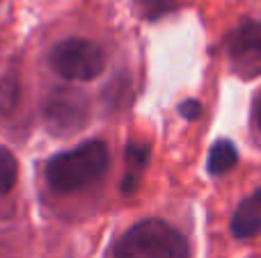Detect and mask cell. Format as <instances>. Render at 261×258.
I'll return each instance as SVG.
<instances>
[{"label": "cell", "instance_id": "obj_10", "mask_svg": "<svg viewBox=\"0 0 261 258\" xmlns=\"http://www.w3.org/2000/svg\"><path fill=\"white\" fill-rule=\"evenodd\" d=\"M140 16L147 21H158L161 16L170 14L176 7V0H135Z\"/></svg>", "mask_w": 261, "mask_h": 258}, {"label": "cell", "instance_id": "obj_4", "mask_svg": "<svg viewBox=\"0 0 261 258\" xmlns=\"http://www.w3.org/2000/svg\"><path fill=\"white\" fill-rule=\"evenodd\" d=\"M44 117L50 133L71 135L81 131L90 119V101L78 89H58L46 103Z\"/></svg>", "mask_w": 261, "mask_h": 258}, {"label": "cell", "instance_id": "obj_9", "mask_svg": "<svg viewBox=\"0 0 261 258\" xmlns=\"http://www.w3.org/2000/svg\"><path fill=\"white\" fill-rule=\"evenodd\" d=\"M18 178V163L14 153L5 146H0V195H9L16 185Z\"/></svg>", "mask_w": 261, "mask_h": 258}, {"label": "cell", "instance_id": "obj_1", "mask_svg": "<svg viewBox=\"0 0 261 258\" xmlns=\"http://www.w3.org/2000/svg\"><path fill=\"white\" fill-rule=\"evenodd\" d=\"M110 163L108 146L101 140H92L67 153L55 155L46 165V181L55 192L71 195L85 190L106 174Z\"/></svg>", "mask_w": 261, "mask_h": 258}, {"label": "cell", "instance_id": "obj_8", "mask_svg": "<svg viewBox=\"0 0 261 258\" xmlns=\"http://www.w3.org/2000/svg\"><path fill=\"white\" fill-rule=\"evenodd\" d=\"M236 163H239V151H236V146L231 144L229 140H220L213 144L211 153H208L206 169L211 176H222V174H227L229 169H234Z\"/></svg>", "mask_w": 261, "mask_h": 258}, {"label": "cell", "instance_id": "obj_5", "mask_svg": "<svg viewBox=\"0 0 261 258\" xmlns=\"http://www.w3.org/2000/svg\"><path fill=\"white\" fill-rule=\"evenodd\" d=\"M227 53L231 62L254 67L261 64V23L243 21L227 35Z\"/></svg>", "mask_w": 261, "mask_h": 258}, {"label": "cell", "instance_id": "obj_6", "mask_svg": "<svg viewBox=\"0 0 261 258\" xmlns=\"http://www.w3.org/2000/svg\"><path fill=\"white\" fill-rule=\"evenodd\" d=\"M231 233L239 240H248V238L261 233V190L252 192L241 201V206L231 217Z\"/></svg>", "mask_w": 261, "mask_h": 258}, {"label": "cell", "instance_id": "obj_2", "mask_svg": "<svg viewBox=\"0 0 261 258\" xmlns=\"http://www.w3.org/2000/svg\"><path fill=\"white\" fill-rule=\"evenodd\" d=\"M115 258H190L188 240L172 224L149 217L133 224L115 245Z\"/></svg>", "mask_w": 261, "mask_h": 258}, {"label": "cell", "instance_id": "obj_3", "mask_svg": "<svg viewBox=\"0 0 261 258\" xmlns=\"http://www.w3.org/2000/svg\"><path fill=\"white\" fill-rule=\"evenodd\" d=\"M50 67L67 80H94L106 69V55L99 44L81 37L60 41L50 53Z\"/></svg>", "mask_w": 261, "mask_h": 258}, {"label": "cell", "instance_id": "obj_11", "mask_svg": "<svg viewBox=\"0 0 261 258\" xmlns=\"http://www.w3.org/2000/svg\"><path fill=\"white\" fill-rule=\"evenodd\" d=\"M18 101V87H16V80L14 78H7V80L0 82V112L3 114H9L14 110Z\"/></svg>", "mask_w": 261, "mask_h": 258}, {"label": "cell", "instance_id": "obj_12", "mask_svg": "<svg viewBox=\"0 0 261 258\" xmlns=\"http://www.w3.org/2000/svg\"><path fill=\"white\" fill-rule=\"evenodd\" d=\"M179 112H181V117H184V119L195 121V119L202 117V103H199V101H195V99H188V101H184V103L179 105Z\"/></svg>", "mask_w": 261, "mask_h": 258}, {"label": "cell", "instance_id": "obj_7", "mask_svg": "<svg viewBox=\"0 0 261 258\" xmlns=\"http://www.w3.org/2000/svg\"><path fill=\"white\" fill-rule=\"evenodd\" d=\"M149 158H151V151H149L147 144H135L130 142L126 146V176L122 181V192L124 195H133L135 187H138L140 181V174L144 172V167L149 165Z\"/></svg>", "mask_w": 261, "mask_h": 258}, {"label": "cell", "instance_id": "obj_13", "mask_svg": "<svg viewBox=\"0 0 261 258\" xmlns=\"http://www.w3.org/2000/svg\"><path fill=\"white\" fill-rule=\"evenodd\" d=\"M254 121H257L259 133H261V91L257 94V101H254Z\"/></svg>", "mask_w": 261, "mask_h": 258}]
</instances>
